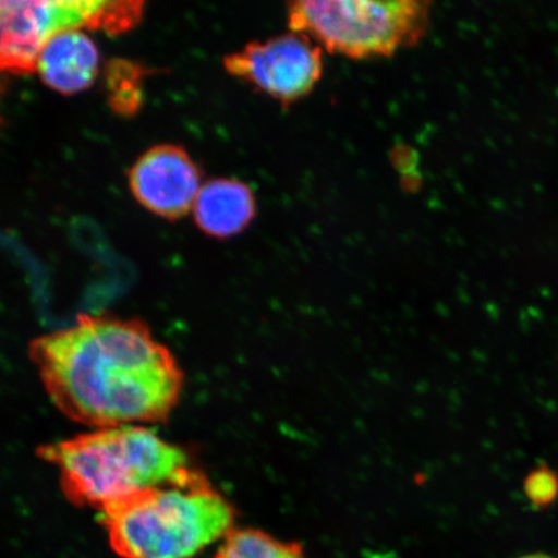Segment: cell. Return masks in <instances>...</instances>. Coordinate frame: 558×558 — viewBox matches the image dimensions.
<instances>
[{
	"instance_id": "7",
	"label": "cell",
	"mask_w": 558,
	"mask_h": 558,
	"mask_svg": "<svg viewBox=\"0 0 558 558\" xmlns=\"http://www.w3.org/2000/svg\"><path fill=\"white\" fill-rule=\"evenodd\" d=\"M129 184L140 205L167 220H179L193 209L201 190V171L184 148L151 146L129 171Z\"/></svg>"
},
{
	"instance_id": "4",
	"label": "cell",
	"mask_w": 558,
	"mask_h": 558,
	"mask_svg": "<svg viewBox=\"0 0 558 558\" xmlns=\"http://www.w3.org/2000/svg\"><path fill=\"white\" fill-rule=\"evenodd\" d=\"M291 32L325 51L354 60L388 58L424 38L430 3L423 0H299L288 9Z\"/></svg>"
},
{
	"instance_id": "12",
	"label": "cell",
	"mask_w": 558,
	"mask_h": 558,
	"mask_svg": "<svg viewBox=\"0 0 558 558\" xmlns=\"http://www.w3.org/2000/svg\"><path fill=\"white\" fill-rule=\"evenodd\" d=\"M523 490L534 507L547 508L558 497V476L548 466H539L527 474Z\"/></svg>"
},
{
	"instance_id": "13",
	"label": "cell",
	"mask_w": 558,
	"mask_h": 558,
	"mask_svg": "<svg viewBox=\"0 0 558 558\" xmlns=\"http://www.w3.org/2000/svg\"><path fill=\"white\" fill-rule=\"evenodd\" d=\"M520 558H554V557H550L546 554H530V555H526V556H522Z\"/></svg>"
},
{
	"instance_id": "10",
	"label": "cell",
	"mask_w": 558,
	"mask_h": 558,
	"mask_svg": "<svg viewBox=\"0 0 558 558\" xmlns=\"http://www.w3.org/2000/svg\"><path fill=\"white\" fill-rule=\"evenodd\" d=\"M215 558H306L302 544L283 542L262 530L234 527Z\"/></svg>"
},
{
	"instance_id": "3",
	"label": "cell",
	"mask_w": 558,
	"mask_h": 558,
	"mask_svg": "<svg viewBox=\"0 0 558 558\" xmlns=\"http://www.w3.org/2000/svg\"><path fill=\"white\" fill-rule=\"evenodd\" d=\"M122 558H193L235 527V509L201 472L149 488L100 513Z\"/></svg>"
},
{
	"instance_id": "5",
	"label": "cell",
	"mask_w": 558,
	"mask_h": 558,
	"mask_svg": "<svg viewBox=\"0 0 558 558\" xmlns=\"http://www.w3.org/2000/svg\"><path fill=\"white\" fill-rule=\"evenodd\" d=\"M227 72L281 104L311 95L323 80L324 50L302 33L290 32L251 41L226 56Z\"/></svg>"
},
{
	"instance_id": "6",
	"label": "cell",
	"mask_w": 558,
	"mask_h": 558,
	"mask_svg": "<svg viewBox=\"0 0 558 558\" xmlns=\"http://www.w3.org/2000/svg\"><path fill=\"white\" fill-rule=\"evenodd\" d=\"M102 2L0 3V66L12 74L35 73L41 48L54 34L90 27L97 29Z\"/></svg>"
},
{
	"instance_id": "2",
	"label": "cell",
	"mask_w": 558,
	"mask_h": 558,
	"mask_svg": "<svg viewBox=\"0 0 558 558\" xmlns=\"http://www.w3.org/2000/svg\"><path fill=\"white\" fill-rule=\"evenodd\" d=\"M38 457L59 472L62 494L76 507L105 509L199 473L184 450L144 425L102 428L41 446Z\"/></svg>"
},
{
	"instance_id": "1",
	"label": "cell",
	"mask_w": 558,
	"mask_h": 558,
	"mask_svg": "<svg viewBox=\"0 0 558 558\" xmlns=\"http://www.w3.org/2000/svg\"><path fill=\"white\" fill-rule=\"evenodd\" d=\"M29 354L54 407L96 429L163 422L183 392L177 359L134 318L82 314Z\"/></svg>"
},
{
	"instance_id": "11",
	"label": "cell",
	"mask_w": 558,
	"mask_h": 558,
	"mask_svg": "<svg viewBox=\"0 0 558 558\" xmlns=\"http://www.w3.org/2000/svg\"><path fill=\"white\" fill-rule=\"evenodd\" d=\"M145 69L123 59L108 61L105 66V89L111 110L124 117L134 116L144 100Z\"/></svg>"
},
{
	"instance_id": "8",
	"label": "cell",
	"mask_w": 558,
	"mask_h": 558,
	"mask_svg": "<svg viewBox=\"0 0 558 558\" xmlns=\"http://www.w3.org/2000/svg\"><path fill=\"white\" fill-rule=\"evenodd\" d=\"M35 72L56 93L80 94L99 74V51L80 29L60 32L41 48Z\"/></svg>"
},
{
	"instance_id": "9",
	"label": "cell",
	"mask_w": 558,
	"mask_h": 558,
	"mask_svg": "<svg viewBox=\"0 0 558 558\" xmlns=\"http://www.w3.org/2000/svg\"><path fill=\"white\" fill-rule=\"evenodd\" d=\"M193 214L202 232L214 239H229L241 233L254 220L255 195L240 180L213 179L201 186Z\"/></svg>"
}]
</instances>
